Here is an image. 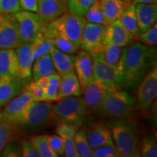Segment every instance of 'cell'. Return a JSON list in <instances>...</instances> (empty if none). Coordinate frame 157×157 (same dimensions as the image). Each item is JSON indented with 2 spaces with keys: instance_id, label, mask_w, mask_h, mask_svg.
Masks as SVG:
<instances>
[{
  "instance_id": "cell-1",
  "label": "cell",
  "mask_w": 157,
  "mask_h": 157,
  "mask_svg": "<svg viewBox=\"0 0 157 157\" xmlns=\"http://www.w3.org/2000/svg\"><path fill=\"white\" fill-rule=\"evenodd\" d=\"M156 66V50L140 42L122 48L120 70L125 87H133Z\"/></svg>"
},
{
  "instance_id": "cell-2",
  "label": "cell",
  "mask_w": 157,
  "mask_h": 157,
  "mask_svg": "<svg viewBox=\"0 0 157 157\" xmlns=\"http://www.w3.org/2000/svg\"><path fill=\"white\" fill-rule=\"evenodd\" d=\"M112 138L119 156H140V143L135 126L125 121H117L110 124Z\"/></svg>"
},
{
  "instance_id": "cell-3",
  "label": "cell",
  "mask_w": 157,
  "mask_h": 157,
  "mask_svg": "<svg viewBox=\"0 0 157 157\" xmlns=\"http://www.w3.org/2000/svg\"><path fill=\"white\" fill-rule=\"evenodd\" d=\"M136 100L121 90H106L100 110L101 115L109 117L124 118L131 114Z\"/></svg>"
},
{
  "instance_id": "cell-4",
  "label": "cell",
  "mask_w": 157,
  "mask_h": 157,
  "mask_svg": "<svg viewBox=\"0 0 157 157\" xmlns=\"http://www.w3.org/2000/svg\"><path fill=\"white\" fill-rule=\"evenodd\" d=\"M83 98L78 96L63 98L52 105V111L60 121L68 124L80 126L83 124L88 114Z\"/></svg>"
},
{
  "instance_id": "cell-5",
  "label": "cell",
  "mask_w": 157,
  "mask_h": 157,
  "mask_svg": "<svg viewBox=\"0 0 157 157\" xmlns=\"http://www.w3.org/2000/svg\"><path fill=\"white\" fill-rule=\"evenodd\" d=\"M52 113V105L50 102L33 101L20 113L13 125L25 128H39L48 124Z\"/></svg>"
},
{
  "instance_id": "cell-6",
  "label": "cell",
  "mask_w": 157,
  "mask_h": 157,
  "mask_svg": "<svg viewBox=\"0 0 157 157\" xmlns=\"http://www.w3.org/2000/svg\"><path fill=\"white\" fill-rule=\"evenodd\" d=\"M86 22L83 15L67 11L48 23L47 26L66 37L79 48L82 33Z\"/></svg>"
},
{
  "instance_id": "cell-7",
  "label": "cell",
  "mask_w": 157,
  "mask_h": 157,
  "mask_svg": "<svg viewBox=\"0 0 157 157\" xmlns=\"http://www.w3.org/2000/svg\"><path fill=\"white\" fill-rule=\"evenodd\" d=\"M90 56L93 58L94 78L98 84L106 90L125 87L120 68L107 63L98 56Z\"/></svg>"
},
{
  "instance_id": "cell-8",
  "label": "cell",
  "mask_w": 157,
  "mask_h": 157,
  "mask_svg": "<svg viewBox=\"0 0 157 157\" xmlns=\"http://www.w3.org/2000/svg\"><path fill=\"white\" fill-rule=\"evenodd\" d=\"M17 21L21 43H31L48 23L34 12L19 10L11 14Z\"/></svg>"
},
{
  "instance_id": "cell-9",
  "label": "cell",
  "mask_w": 157,
  "mask_h": 157,
  "mask_svg": "<svg viewBox=\"0 0 157 157\" xmlns=\"http://www.w3.org/2000/svg\"><path fill=\"white\" fill-rule=\"evenodd\" d=\"M21 44L14 17L11 14L0 13V49H15Z\"/></svg>"
},
{
  "instance_id": "cell-10",
  "label": "cell",
  "mask_w": 157,
  "mask_h": 157,
  "mask_svg": "<svg viewBox=\"0 0 157 157\" xmlns=\"http://www.w3.org/2000/svg\"><path fill=\"white\" fill-rule=\"evenodd\" d=\"M157 96V68L155 66L143 77L137 93V105L145 110L151 107Z\"/></svg>"
},
{
  "instance_id": "cell-11",
  "label": "cell",
  "mask_w": 157,
  "mask_h": 157,
  "mask_svg": "<svg viewBox=\"0 0 157 157\" xmlns=\"http://www.w3.org/2000/svg\"><path fill=\"white\" fill-rule=\"evenodd\" d=\"M105 25L86 22L82 33L80 47L83 50L92 53L103 44Z\"/></svg>"
},
{
  "instance_id": "cell-12",
  "label": "cell",
  "mask_w": 157,
  "mask_h": 157,
  "mask_svg": "<svg viewBox=\"0 0 157 157\" xmlns=\"http://www.w3.org/2000/svg\"><path fill=\"white\" fill-rule=\"evenodd\" d=\"M25 84L19 76H0V107L22 93Z\"/></svg>"
},
{
  "instance_id": "cell-13",
  "label": "cell",
  "mask_w": 157,
  "mask_h": 157,
  "mask_svg": "<svg viewBox=\"0 0 157 157\" xmlns=\"http://www.w3.org/2000/svg\"><path fill=\"white\" fill-rule=\"evenodd\" d=\"M33 101L28 92L23 89L22 93L8 102L5 109L0 112V120L13 124L23 110Z\"/></svg>"
},
{
  "instance_id": "cell-14",
  "label": "cell",
  "mask_w": 157,
  "mask_h": 157,
  "mask_svg": "<svg viewBox=\"0 0 157 157\" xmlns=\"http://www.w3.org/2000/svg\"><path fill=\"white\" fill-rule=\"evenodd\" d=\"M74 70L82 87L95 81L93 58L87 51L82 50L77 52L74 61Z\"/></svg>"
},
{
  "instance_id": "cell-15",
  "label": "cell",
  "mask_w": 157,
  "mask_h": 157,
  "mask_svg": "<svg viewBox=\"0 0 157 157\" xmlns=\"http://www.w3.org/2000/svg\"><path fill=\"white\" fill-rule=\"evenodd\" d=\"M36 13L44 23H50L68 11V3L63 0H36Z\"/></svg>"
},
{
  "instance_id": "cell-16",
  "label": "cell",
  "mask_w": 157,
  "mask_h": 157,
  "mask_svg": "<svg viewBox=\"0 0 157 157\" xmlns=\"http://www.w3.org/2000/svg\"><path fill=\"white\" fill-rule=\"evenodd\" d=\"M134 36L129 34L118 20L105 25L103 44H114L124 48L130 44Z\"/></svg>"
},
{
  "instance_id": "cell-17",
  "label": "cell",
  "mask_w": 157,
  "mask_h": 157,
  "mask_svg": "<svg viewBox=\"0 0 157 157\" xmlns=\"http://www.w3.org/2000/svg\"><path fill=\"white\" fill-rule=\"evenodd\" d=\"M82 98L88 110L99 113L106 90L95 80L82 87Z\"/></svg>"
},
{
  "instance_id": "cell-18",
  "label": "cell",
  "mask_w": 157,
  "mask_h": 157,
  "mask_svg": "<svg viewBox=\"0 0 157 157\" xmlns=\"http://www.w3.org/2000/svg\"><path fill=\"white\" fill-rule=\"evenodd\" d=\"M78 127L60 121L58 124L56 132L62 138L64 146V155L67 157H79L76 148L74 135Z\"/></svg>"
},
{
  "instance_id": "cell-19",
  "label": "cell",
  "mask_w": 157,
  "mask_h": 157,
  "mask_svg": "<svg viewBox=\"0 0 157 157\" xmlns=\"http://www.w3.org/2000/svg\"><path fill=\"white\" fill-rule=\"evenodd\" d=\"M134 5L140 32H143L156 23V3H137Z\"/></svg>"
},
{
  "instance_id": "cell-20",
  "label": "cell",
  "mask_w": 157,
  "mask_h": 157,
  "mask_svg": "<svg viewBox=\"0 0 157 157\" xmlns=\"http://www.w3.org/2000/svg\"><path fill=\"white\" fill-rule=\"evenodd\" d=\"M20 69L21 78L25 81V83L31 82V70L34 60H33L32 52H31V43L21 44L15 48Z\"/></svg>"
},
{
  "instance_id": "cell-21",
  "label": "cell",
  "mask_w": 157,
  "mask_h": 157,
  "mask_svg": "<svg viewBox=\"0 0 157 157\" xmlns=\"http://www.w3.org/2000/svg\"><path fill=\"white\" fill-rule=\"evenodd\" d=\"M87 142L92 149L104 145L114 144L111 131L101 124L93 125L87 132H86Z\"/></svg>"
},
{
  "instance_id": "cell-22",
  "label": "cell",
  "mask_w": 157,
  "mask_h": 157,
  "mask_svg": "<svg viewBox=\"0 0 157 157\" xmlns=\"http://www.w3.org/2000/svg\"><path fill=\"white\" fill-rule=\"evenodd\" d=\"M1 76L21 77L18 60L14 49H0V76Z\"/></svg>"
},
{
  "instance_id": "cell-23",
  "label": "cell",
  "mask_w": 157,
  "mask_h": 157,
  "mask_svg": "<svg viewBox=\"0 0 157 157\" xmlns=\"http://www.w3.org/2000/svg\"><path fill=\"white\" fill-rule=\"evenodd\" d=\"M50 56L57 73L60 76L74 71L75 56L73 54H68L55 48L51 49Z\"/></svg>"
},
{
  "instance_id": "cell-24",
  "label": "cell",
  "mask_w": 157,
  "mask_h": 157,
  "mask_svg": "<svg viewBox=\"0 0 157 157\" xmlns=\"http://www.w3.org/2000/svg\"><path fill=\"white\" fill-rule=\"evenodd\" d=\"M82 87L75 71L60 76L59 87V100L70 96H80L82 95Z\"/></svg>"
},
{
  "instance_id": "cell-25",
  "label": "cell",
  "mask_w": 157,
  "mask_h": 157,
  "mask_svg": "<svg viewBox=\"0 0 157 157\" xmlns=\"http://www.w3.org/2000/svg\"><path fill=\"white\" fill-rule=\"evenodd\" d=\"M122 47L114 44H102L90 55L98 56L105 63L120 68Z\"/></svg>"
},
{
  "instance_id": "cell-26",
  "label": "cell",
  "mask_w": 157,
  "mask_h": 157,
  "mask_svg": "<svg viewBox=\"0 0 157 157\" xmlns=\"http://www.w3.org/2000/svg\"><path fill=\"white\" fill-rule=\"evenodd\" d=\"M106 25L118 21L130 2L126 0H100Z\"/></svg>"
},
{
  "instance_id": "cell-27",
  "label": "cell",
  "mask_w": 157,
  "mask_h": 157,
  "mask_svg": "<svg viewBox=\"0 0 157 157\" xmlns=\"http://www.w3.org/2000/svg\"><path fill=\"white\" fill-rule=\"evenodd\" d=\"M33 63L34 65L32 66L31 76L34 80L42 76H49L57 73L50 53L36 59Z\"/></svg>"
},
{
  "instance_id": "cell-28",
  "label": "cell",
  "mask_w": 157,
  "mask_h": 157,
  "mask_svg": "<svg viewBox=\"0 0 157 157\" xmlns=\"http://www.w3.org/2000/svg\"><path fill=\"white\" fill-rule=\"evenodd\" d=\"M43 31L44 34L52 40L53 47L58 50L66 52L68 54H74L77 52L78 48L74 45L73 43L66 39V37L63 36L62 35L58 34L56 31L52 30L50 28L45 25Z\"/></svg>"
},
{
  "instance_id": "cell-29",
  "label": "cell",
  "mask_w": 157,
  "mask_h": 157,
  "mask_svg": "<svg viewBox=\"0 0 157 157\" xmlns=\"http://www.w3.org/2000/svg\"><path fill=\"white\" fill-rule=\"evenodd\" d=\"M31 47L33 60L34 61L40 57L50 53L51 49L53 48V44L52 40L42 31L31 43Z\"/></svg>"
},
{
  "instance_id": "cell-30",
  "label": "cell",
  "mask_w": 157,
  "mask_h": 157,
  "mask_svg": "<svg viewBox=\"0 0 157 157\" xmlns=\"http://www.w3.org/2000/svg\"><path fill=\"white\" fill-rule=\"evenodd\" d=\"M121 25L132 36H138L139 29L137 25L136 13H135L134 4L131 2L127 6L119 18Z\"/></svg>"
},
{
  "instance_id": "cell-31",
  "label": "cell",
  "mask_w": 157,
  "mask_h": 157,
  "mask_svg": "<svg viewBox=\"0 0 157 157\" xmlns=\"http://www.w3.org/2000/svg\"><path fill=\"white\" fill-rule=\"evenodd\" d=\"M49 83L46 88L43 90V101L52 102L59 101L58 92L60 87V76L58 73H55L48 76Z\"/></svg>"
},
{
  "instance_id": "cell-32",
  "label": "cell",
  "mask_w": 157,
  "mask_h": 157,
  "mask_svg": "<svg viewBox=\"0 0 157 157\" xmlns=\"http://www.w3.org/2000/svg\"><path fill=\"white\" fill-rule=\"evenodd\" d=\"M76 148L80 156L94 157L93 149L87 142L86 131L84 129L78 128L74 135Z\"/></svg>"
},
{
  "instance_id": "cell-33",
  "label": "cell",
  "mask_w": 157,
  "mask_h": 157,
  "mask_svg": "<svg viewBox=\"0 0 157 157\" xmlns=\"http://www.w3.org/2000/svg\"><path fill=\"white\" fill-rule=\"evenodd\" d=\"M31 143L34 144L35 148L38 151L39 156L41 157H57L56 153L52 151V150L49 146L48 141V135H39L33 136L31 138Z\"/></svg>"
},
{
  "instance_id": "cell-34",
  "label": "cell",
  "mask_w": 157,
  "mask_h": 157,
  "mask_svg": "<svg viewBox=\"0 0 157 157\" xmlns=\"http://www.w3.org/2000/svg\"><path fill=\"white\" fill-rule=\"evenodd\" d=\"M84 16L87 22L106 25L100 0L96 1L90 6Z\"/></svg>"
},
{
  "instance_id": "cell-35",
  "label": "cell",
  "mask_w": 157,
  "mask_h": 157,
  "mask_svg": "<svg viewBox=\"0 0 157 157\" xmlns=\"http://www.w3.org/2000/svg\"><path fill=\"white\" fill-rule=\"evenodd\" d=\"M140 156L156 157L157 143L154 135H145L140 145Z\"/></svg>"
},
{
  "instance_id": "cell-36",
  "label": "cell",
  "mask_w": 157,
  "mask_h": 157,
  "mask_svg": "<svg viewBox=\"0 0 157 157\" xmlns=\"http://www.w3.org/2000/svg\"><path fill=\"white\" fill-rule=\"evenodd\" d=\"M98 0H68V10L76 14L83 15L88 8Z\"/></svg>"
},
{
  "instance_id": "cell-37",
  "label": "cell",
  "mask_w": 157,
  "mask_h": 157,
  "mask_svg": "<svg viewBox=\"0 0 157 157\" xmlns=\"http://www.w3.org/2000/svg\"><path fill=\"white\" fill-rule=\"evenodd\" d=\"M13 125L0 120V152L8 144L13 132Z\"/></svg>"
},
{
  "instance_id": "cell-38",
  "label": "cell",
  "mask_w": 157,
  "mask_h": 157,
  "mask_svg": "<svg viewBox=\"0 0 157 157\" xmlns=\"http://www.w3.org/2000/svg\"><path fill=\"white\" fill-rule=\"evenodd\" d=\"M94 156L96 157H117L119 156L114 144L104 145L93 149Z\"/></svg>"
},
{
  "instance_id": "cell-39",
  "label": "cell",
  "mask_w": 157,
  "mask_h": 157,
  "mask_svg": "<svg viewBox=\"0 0 157 157\" xmlns=\"http://www.w3.org/2000/svg\"><path fill=\"white\" fill-rule=\"evenodd\" d=\"M141 40L149 46H154L157 43V25H154L143 32H140L138 34Z\"/></svg>"
},
{
  "instance_id": "cell-40",
  "label": "cell",
  "mask_w": 157,
  "mask_h": 157,
  "mask_svg": "<svg viewBox=\"0 0 157 157\" xmlns=\"http://www.w3.org/2000/svg\"><path fill=\"white\" fill-rule=\"evenodd\" d=\"M48 141L52 151L56 153L58 156L64 155L63 142L58 135H48Z\"/></svg>"
},
{
  "instance_id": "cell-41",
  "label": "cell",
  "mask_w": 157,
  "mask_h": 157,
  "mask_svg": "<svg viewBox=\"0 0 157 157\" xmlns=\"http://www.w3.org/2000/svg\"><path fill=\"white\" fill-rule=\"evenodd\" d=\"M21 10L19 0H0V13L12 14Z\"/></svg>"
},
{
  "instance_id": "cell-42",
  "label": "cell",
  "mask_w": 157,
  "mask_h": 157,
  "mask_svg": "<svg viewBox=\"0 0 157 157\" xmlns=\"http://www.w3.org/2000/svg\"><path fill=\"white\" fill-rule=\"evenodd\" d=\"M24 90H26L32 98L34 101H42L44 91L42 87H40L35 81H31L25 84Z\"/></svg>"
},
{
  "instance_id": "cell-43",
  "label": "cell",
  "mask_w": 157,
  "mask_h": 157,
  "mask_svg": "<svg viewBox=\"0 0 157 157\" xmlns=\"http://www.w3.org/2000/svg\"><path fill=\"white\" fill-rule=\"evenodd\" d=\"M21 156L23 157H40L36 148L31 140H22L21 142Z\"/></svg>"
},
{
  "instance_id": "cell-44",
  "label": "cell",
  "mask_w": 157,
  "mask_h": 157,
  "mask_svg": "<svg viewBox=\"0 0 157 157\" xmlns=\"http://www.w3.org/2000/svg\"><path fill=\"white\" fill-rule=\"evenodd\" d=\"M21 8L24 10H29L31 12H37L36 0H19Z\"/></svg>"
},
{
  "instance_id": "cell-45",
  "label": "cell",
  "mask_w": 157,
  "mask_h": 157,
  "mask_svg": "<svg viewBox=\"0 0 157 157\" xmlns=\"http://www.w3.org/2000/svg\"><path fill=\"white\" fill-rule=\"evenodd\" d=\"M4 149L2 153V156H21V149L19 150L15 146L13 145H8L6 146Z\"/></svg>"
},
{
  "instance_id": "cell-46",
  "label": "cell",
  "mask_w": 157,
  "mask_h": 157,
  "mask_svg": "<svg viewBox=\"0 0 157 157\" xmlns=\"http://www.w3.org/2000/svg\"><path fill=\"white\" fill-rule=\"evenodd\" d=\"M34 81H35V82L38 84L39 87H42L44 90L48 85L49 78L48 76H42V77H39L36 80H34Z\"/></svg>"
},
{
  "instance_id": "cell-47",
  "label": "cell",
  "mask_w": 157,
  "mask_h": 157,
  "mask_svg": "<svg viewBox=\"0 0 157 157\" xmlns=\"http://www.w3.org/2000/svg\"><path fill=\"white\" fill-rule=\"evenodd\" d=\"M132 4L137 3H147V4H152L156 3L157 0H132Z\"/></svg>"
},
{
  "instance_id": "cell-48",
  "label": "cell",
  "mask_w": 157,
  "mask_h": 157,
  "mask_svg": "<svg viewBox=\"0 0 157 157\" xmlns=\"http://www.w3.org/2000/svg\"><path fill=\"white\" fill-rule=\"evenodd\" d=\"M63 1L66 2H67V3H68V0H63Z\"/></svg>"
},
{
  "instance_id": "cell-49",
  "label": "cell",
  "mask_w": 157,
  "mask_h": 157,
  "mask_svg": "<svg viewBox=\"0 0 157 157\" xmlns=\"http://www.w3.org/2000/svg\"><path fill=\"white\" fill-rule=\"evenodd\" d=\"M126 1H128V2H131V1H132V0H126Z\"/></svg>"
}]
</instances>
